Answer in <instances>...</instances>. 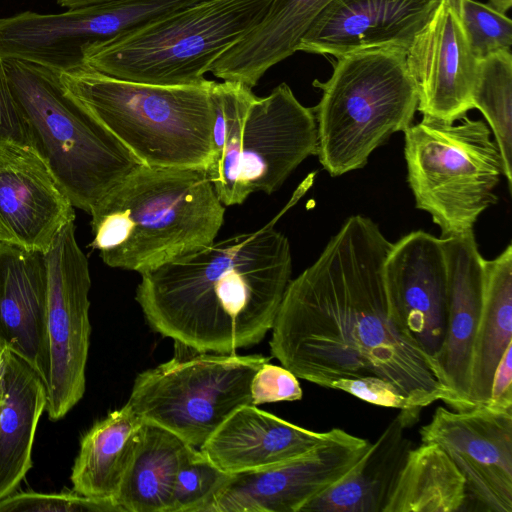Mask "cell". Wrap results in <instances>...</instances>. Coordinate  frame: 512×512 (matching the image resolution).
I'll list each match as a JSON object with an SVG mask.
<instances>
[{"label":"cell","mask_w":512,"mask_h":512,"mask_svg":"<svg viewBox=\"0 0 512 512\" xmlns=\"http://www.w3.org/2000/svg\"><path fill=\"white\" fill-rule=\"evenodd\" d=\"M392 245L371 218L349 217L317 260L288 283L271 329V354L297 378L321 387L377 376L419 410L439 400L455 409L439 365L392 309L384 278Z\"/></svg>","instance_id":"6da1fadb"},{"label":"cell","mask_w":512,"mask_h":512,"mask_svg":"<svg viewBox=\"0 0 512 512\" xmlns=\"http://www.w3.org/2000/svg\"><path fill=\"white\" fill-rule=\"evenodd\" d=\"M283 212L140 273L135 299L149 325L200 352L234 354L261 342L291 280L290 244L274 226Z\"/></svg>","instance_id":"7a4b0ae2"},{"label":"cell","mask_w":512,"mask_h":512,"mask_svg":"<svg viewBox=\"0 0 512 512\" xmlns=\"http://www.w3.org/2000/svg\"><path fill=\"white\" fill-rule=\"evenodd\" d=\"M224 212L206 169L141 164L89 213L90 246L108 266L142 273L212 243Z\"/></svg>","instance_id":"3957f363"},{"label":"cell","mask_w":512,"mask_h":512,"mask_svg":"<svg viewBox=\"0 0 512 512\" xmlns=\"http://www.w3.org/2000/svg\"><path fill=\"white\" fill-rule=\"evenodd\" d=\"M213 158L208 177L224 206L250 194H271L309 156L317 154V125L286 83L257 97L233 81H213Z\"/></svg>","instance_id":"277c9868"},{"label":"cell","mask_w":512,"mask_h":512,"mask_svg":"<svg viewBox=\"0 0 512 512\" xmlns=\"http://www.w3.org/2000/svg\"><path fill=\"white\" fill-rule=\"evenodd\" d=\"M65 89L144 165L203 168L213 158V83L154 85L83 64L60 73Z\"/></svg>","instance_id":"5b68a950"},{"label":"cell","mask_w":512,"mask_h":512,"mask_svg":"<svg viewBox=\"0 0 512 512\" xmlns=\"http://www.w3.org/2000/svg\"><path fill=\"white\" fill-rule=\"evenodd\" d=\"M29 144L73 207L87 213L141 163L63 86L60 74L4 60Z\"/></svg>","instance_id":"8992f818"},{"label":"cell","mask_w":512,"mask_h":512,"mask_svg":"<svg viewBox=\"0 0 512 512\" xmlns=\"http://www.w3.org/2000/svg\"><path fill=\"white\" fill-rule=\"evenodd\" d=\"M272 0H203L83 49V64L154 85H197L262 19Z\"/></svg>","instance_id":"52a82bcc"},{"label":"cell","mask_w":512,"mask_h":512,"mask_svg":"<svg viewBox=\"0 0 512 512\" xmlns=\"http://www.w3.org/2000/svg\"><path fill=\"white\" fill-rule=\"evenodd\" d=\"M312 108L317 156L333 177L364 167L391 135L404 132L417 110L418 96L398 47L358 50L336 57Z\"/></svg>","instance_id":"ba28073f"},{"label":"cell","mask_w":512,"mask_h":512,"mask_svg":"<svg viewBox=\"0 0 512 512\" xmlns=\"http://www.w3.org/2000/svg\"><path fill=\"white\" fill-rule=\"evenodd\" d=\"M460 124L423 116L404 130L408 183L418 209L430 214L442 237L472 231L497 202L503 175L499 148L482 120Z\"/></svg>","instance_id":"9c48e42d"},{"label":"cell","mask_w":512,"mask_h":512,"mask_svg":"<svg viewBox=\"0 0 512 512\" xmlns=\"http://www.w3.org/2000/svg\"><path fill=\"white\" fill-rule=\"evenodd\" d=\"M192 351L140 373L126 405L199 448L235 410L252 404L251 380L269 358Z\"/></svg>","instance_id":"30bf717a"},{"label":"cell","mask_w":512,"mask_h":512,"mask_svg":"<svg viewBox=\"0 0 512 512\" xmlns=\"http://www.w3.org/2000/svg\"><path fill=\"white\" fill-rule=\"evenodd\" d=\"M74 220L61 228L44 253L50 360L45 411L51 421L64 418L86 388L91 278L87 257L76 241Z\"/></svg>","instance_id":"8fae6325"},{"label":"cell","mask_w":512,"mask_h":512,"mask_svg":"<svg viewBox=\"0 0 512 512\" xmlns=\"http://www.w3.org/2000/svg\"><path fill=\"white\" fill-rule=\"evenodd\" d=\"M172 0H110L56 14L0 18V54L57 73L83 65V49L168 13Z\"/></svg>","instance_id":"7c38bea8"},{"label":"cell","mask_w":512,"mask_h":512,"mask_svg":"<svg viewBox=\"0 0 512 512\" xmlns=\"http://www.w3.org/2000/svg\"><path fill=\"white\" fill-rule=\"evenodd\" d=\"M370 441L340 428L325 431L310 450L286 462L231 473L203 512H300L340 479Z\"/></svg>","instance_id":"4fadbf2b"},{"label":"cell","mask_w":512,"mask_h":512,"mask_svg":"<svg viewBox=\"0 0 512 512\" xmlns=\"http://www.w3.org/2000/svg\"><path fill=\"white\" fill-rule=\"evenodd\" d=\"M420 437L449 455L478 510L512 512V408L440 406Z\"/></svg>","instance_id":"5bb4252c"},{"label":"cell","mask_w":512,"mask_h":512,"mask_svg":"<svg viewBox=\"0 0 512 512\" xmlns=\"http://www.w3.org/2000/svg\"><path fill=\"white\" fill-rule=\"evenodd\" d=\"M478 61L466 40L458 0H441L406 52V66L425 117L455 123L473 109Z\"/></svg>","instance_id":"9a60e30c"},{"label":"cell","mask_w":512,"mask_h":512,"mask_svg":"<svg viewBox=\"0 0 512 512\" xmlns=\"http://www.w3.org/2000/svg\"><path fill=\"white\" fill-rule=\"evenodd\" d=\"M384 278L398 320L424 354L438 364L448 314L441 238L419 230L393 243L384 264Z\"/></svg>","instance_id":"2e32d148"},{"label":"cell","mask_w":512,"mask_h":512,"mask_svg":"<svg viewBox=\"0 0 512 512\" xmlns=\"http://www.w3.org/2000/svg\"><path fill=\"white\" fill-rule=\"evenodd\" d=\"M74 207L31 146L0 141V242L45 253Z\"/></svg>","instance_id":"e0dca14e"},{"label":"cell","mask_w":512,"mask_h":512,"mask_svg":"<svg viewBox=\"0 0 512 512\" xmlns=\"http://www.w3.org/2000/svg\"><path fill=\"white\" fill-rule=\"evenodd\" d=\"M441 0H332L301 38L297 51L335 57L364 49L407 52Z\"/></svg>","instance_id":"ac0fdd59"},{"label":"cell","mask_w":512,"mask_h":512,"mask_svg":"<svg viewBox=\"0 0 512 512\" xmlns=\"http://www.w3.org/2000/svg\"><path fill=\"white\" fill-rule=\"evenodd\" d=\"M48 276L44 253L0 242V348L25 360L47 385Z\"/></svg>","instance_id":"d6986e66"},{"label":"cell","mask_w":512,"mask_h":512,"mask_svg":"<svg viewBox=\"0 0 512 512\" xmlns=\"http://www.w3.org/2000/svg\"><path fill=\"white\" fill-rule=\"evenodd\" d=\"M447 283L448 314L444 344L438 357L454 410L471 409L469 403L472 349L483 293V261L474 233L441 238Z\"/></svg>","instance_id":"ffe728a7"},{"label":"cell","mask_w":512,"mask_h":512,"mask_svg":"<svg viewBox=\"0 0 512 512\" xmlns=\"http://www.w3.org/2000/svg\"><path fill=\"white\" fill-rule=\"evenodd\" d=\"M324 432L302 428L249 404L235 410L199 447L227 473L268 468L302 455Z\"/></svg>","instance_id":"44dd1931"},{"label":"cell","mask_w":512,"mask_h":512,"mask_svg":"<svg viewBox=\"0 0 512 512\" xmlns=\"http://www.w3.org/2000/svg\"><path fill=\"white\" fill-rule=\"evenodd\" d=\"M418 421L400 410L374 443L334 484L300 512H384L390 493L412 448L405 430Z\"/></svg>","instance_id":"7402d4cb"},{"label":"cell","mask_w":512,"mask_h":512,"mask_svg":"<svg viewBox=\"0 0 512 512\" xmlns=\"http://www.w3.org/2000/svg\"><path fill=\"white\" fill-rule=\"evenodd\" d=\"M332 0H272L259 23L210 67L222 81L255 87L273 66L290 57Z\"/></svg>","instance_id":"603a6c76"},{"label":"cell","mask_w":512,"mask_h":512,"mask_svg":"<svg viewBox=\"0 0 512 512\" xmlns=\"http://www.w3.org/2000/svg\"><path fill=\"white\" fill-rule=\"evenodd\" d=\"M47 405V387L25 360L6 350L0 400V500L19 488L32 468L36 429Z\"/></svg>","instance_id":"cb8c5ba5"},{"label":"cell","mask_w":512,"mask_h":512,"mask_svg":"<svg viewBox=\"0 0 512 512\" xmlns=\"http://www.w3.org/2000/svg\"><path fill=\"white\" fill-rule=\"evenodd\" d=\"M142 425L126 404L97 421L81 438L70 476L72 489L116 504Z\"/></svg>","instance_id":"d4e9b609"},{"label":"cell","mask_w":512,"mask_h":512,"mask_svg":"<svg viewBox=\"0 0 512 512\" xmlns=\"http://www.w3.org/2000/svg\"><path fill=\"white\" fill-rule=\"evenodd\" d=\"M483 293L470 367V407L486 405L492 378L512 344V245L483 261Z\"/></svg>","instance_id":"484cf974"},{"label":"cell","mask_w":512,"mask_h":512,"mask_svg":"<svg viewBox=\"0 0 512 512\" xmlns=\"http://www.w3.org/2000/svg\"><path fill=\"white\" fill-rule=\"evenodd\" d=\"M189 444L143 421L137 446L115 502L122 512H168L176 475Z\"/></svg>","instance_id":"4316f807"},{"label":"cell","mask_w":512,"mask_h":512,"mask_svg":"<svg viewBox=\"0 0 512 512\" xmlns=\"http://www.w3.org/2000/svg\"><path fill=\"white\" fill-rule=\"evenodd\" d=\"M465 479L436 443L411 448L384 512H461L469 505Z\"/></svg>","instance_id":"83f0119b"},{"label":"cell","mask_w":512,"mask_h":512,"mask_svg":"<svg viewBox=\"0 0 512 512\" xmlns=\"http://www.w3.org/2000/svg\"><path fill=\"white\" fill-rule=\"evenodd\" d=\"M473 109L486 118L503 162V176L512 189V54L502 51L478 61Z\"/></svg>","instance_id":"f1b7e54d"},{"label":"cell","mask_w":512,"mask_h":512,"mask_svg":"<svg viewBox=\"0 0 512 512\" xmlns=\"http://www.w3.org/2000/svg\"><path fill=\"white\" fill-rule=\"evenodd\" d=\"M230 474L190 445L176 475L168 512H203Z\"/></svg>","instance_id":"f546056e"},{"label":"cell","mask_w":512,"mask_h":512,"mask_svg":"<svg viewBox=\"0 0 512 512\" xmlns=\"http://www.w3.org/2000/svg\"><path fill=\"white\" fill-rule=\"evenodd\" d=\"M460 22L477 60L511 51L512 21L490 5L476 0H458Z\"/></svg>","instance_id":"4dcf8cb0"},{"label":"cell","mask_w":512,"mask_h":512,"mask_svg":"<svg viewBox=\"0 0 512 512\" xmlns=\"http://www.w3.org/2000/svg\"><path fill=\"white\" fill-rule=\"evenodd\" d=\"M0 512H122L112 501L72 490L58 493L14 492L0 500Z\"/></svg>","instance_id":"1f68e13d"},{"label":"cell","mask_w":512,"mask_h":512,"mask_svg":"<svg viewBox=\"0 0 512 512\" xmlns=\"http://www.w3.org/2000/svg\"><path fill=\"white\" fill-rule=\"evenodd\" d=\"M252 405L297 401L303 392L298 378L283 366L270 362L263 364L254 374L250 384Z\"/></svg>","instance_id":"d6a6232c"},{"label":"cell","mask_w":512,"mask_h":512,"mask_svg":"<svg viewBox=\"0 0 512 512\" xmlns=\"http://www.w3.org/2000/svg\"><path fill=\"white\" fill-rule=\"evenodd\" d=\"M331 389L349 393L365 402L403 410L419 419L421 410L413 407L409 400L390 382L377 376L338 379Z\"/></svg>","instance_id":"836d02e7"},{"label":"cell","mask_w":512,"mask_h":512,"mask_svg":"<svg viewBox=\"0 0 512 512\" xmlns=\"http://www.w3.org/2000/svg\"><path fill=\"white\" fill-rule=\"evenodd\" d=\"M0 141L30 146L26 126L14 100L5 62L0 54Z\"/></svg>","instance_id":"e575fe53"},{"label":"cell","mask_w":512,"mask_h":512,"mask_svg":"<svg viewBox=\"0 0 512 512\" xmlns=\"http://www.w3.org/2000/svg\"><path fill=\"white\" fill-rule=\"evenodd\" d=\"M486 405L497 409L512 408V344L507 347L495 369Z\"/></svg>","instance_id":"d590c367"},{"label":"cell","mask_w":512,"mask_h":512,"mask_svg":"<svg viewBox=\"0 0 512 512\" xmlns=\"http://www.w3.org/2000/svg\"><path fill=\"white\" fill-rule=\"evenodd\" d=\"M58 5L65 7L67 9L77 8L92 4H97L101 2H106L110 0H54Z\"/></svg>","instance_id":"8d00e7d4"},{"label":"cell","mask_w":512,"mask_h":512,"mask_svg":"<svg viewBox=\"0 0 512 512\" xmlns=\"http://www.w3.org/2000/svg\"><path fill=\"white\" fill-rule=\"evenodd\" d=\"M489 5L496 11L505 14L511 8L512 0H489Z\"/></svg>","instance_id":"74e56055"},{"label":"cell","mask_w":512,"mask_h":512,"mask_svg":"<svg viewBox=\"0 0 512 512\" xmlns=\"http://www.w3.org/2000/svg\"><path fill=\"white\" fill-rule=\"evenodd\" d=\"M6 370V349L0 348V400L3 394L4 376Z\"/></svg>","instance_id":"f35d334b"}]
</instances>
